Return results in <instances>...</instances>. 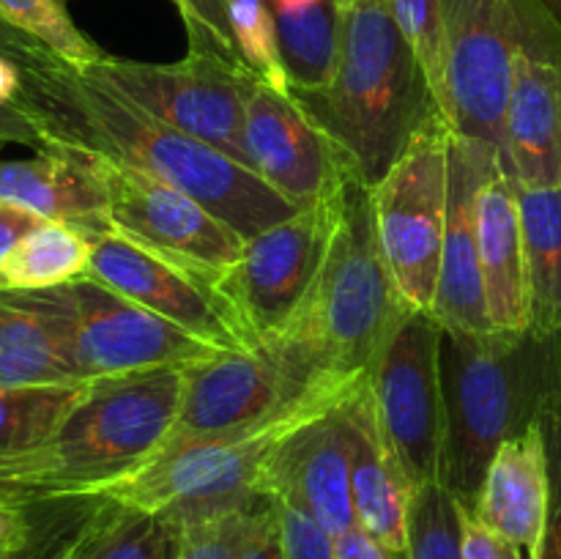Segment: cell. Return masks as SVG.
<instances>
[{"instance_id":"43","label":"cell","mask_w":561,"mask_h":559,"mask_svg":"<svg viewBox=\"0 0 561 559\" xmlns=\"http://www.w3.org/2000/svg\"><path fill=\"white\" fill-rule=\"evenodd\" d=\"M0 58H9L14 60L20 69H27V66L47 64V60H53L55 55L49 53L47 47H42L36 38L25 36V33L16 31L14 25L0 20Z\"/></svg>"},{"instance_id":"2","label":"cell","mask_w":561,"mask_h":559,"mask_svg":"<svg viewBox=\"0 0 561 559\" xmlns=\"http://www.w3.org/2000/svg\"><path fill=\"white\" fill-rule=\"evenodd\" d=\"M294 96L367 186H376L425 121L442 113L392 0L345 3L332 82Z\"/></svg>"},{"instance_id":"34","label":"cell","mask_w":561,"mask_h":559,"mask_svg":"<svg viewBox=\"0 0 561 559\" xmlns=\"http://www.w3.org/2000/svg\"><path fill=\"white\" fill-rule=\"evenodd\" d=\"M392 11L409 44L414 47L433 99L438 104V55H442V0H392Z\"/></svg>"},{"instance_id":"29","label":"cell","mask_w":561,"mask_h":559,"mask_svg":"<svg viewBox=\"0 0 561 559\" xmlns=\"http://www.w3.org/2000/svg\"><path fill=\"white\" fill-rule=\"evenodd\" d=\"M88 381L0 389V469L47 444Z\"/></svg>"},{"instance_id":"51","label":"cell","mask_w":561,"mask_h":559,"mask_svg":"<svg viewBox=\"0 0 561 559\" xmlns=\"http://www.w3.org/2000/svg\"><path fill=\"white\" fill-rule=\"evenodd\" d=\"M337 3H340V5H345V3H351V0H337Z\"/></svg>"},{"instance_id":"11","label":"cell","mask_w":561,"mask_h":559,"mask_svg":"<svg viewBox=\"0 0 561 559\" xmlns=\"http://www.w3.org/2000/svg\"><path fill=\"white\" fill-rule=\"evenodd\" d=\"M340 192L247 239L239 261L214 280L252 343L274 338L299 316L332 244Z\"/></svg>"},{"instance_id":"25","label":"cell","mask_w":561,"mask_h":559,"mask_svg":"<svg viewBox=\"0 0 561 559\" xmlns=\"http://www.w3.org/2000/svg\"><path fill=\"white\" fill-rule=\"evenodd\" d=\"M518 208L529 272V329L561 334V186H518Z\"/></svg>"},{"instance_id":"28","label":"cell","mask_w":561,"mask_h":559,"mask_svg":"<svg viewBox=\"0 0 561 559\" xmlns=\"http://www.w3.org/2000/svg\"><path fill=\"white\" fill-rule=\"evenodd\" d=\"M93 236L44 219L0 266V290H47L88 277Z\"/></svg>"},{"instance_id":"44","label":"cell","mask_w":561,"mask_h":559,"mask_svg":"<svg viewBox=\"0 0 561 559\" xmlns=\"http://www.w3.org/2000/svg\"><path fill=\"white\" fill-rule=\"evenodd\" d=\"M334 559H400L389 554L370 532L362 529L359 524L345 529L343 535L334 537Z\"/></svg>"},{"instance_id":"21","label":"cell","mask_w":561,"mask_h":559,"mask_svg":"<svg viewBox=\"0 0 561 559\" xmlns=\"http://www.w3.org/2000/svg\"><path fill=\"white\" fill-rule=\"evenodd\" d=\"M477 241L491 327L499 332H524L531 312L518 181L502 151L491 159L477 192Z\"/></svg>"},{"instance_id":"47","label":"cell","mask_w":561,"mask_h":559,"mask_svg":"<svg viewBox=\"0 0 561 559\" xmlns=\"http://www.w3.org/2000/svg\"><path fill=\"white\" fill-rule=\"evenodd\" d=\"M268 3H272V11H301L321 3V0H268Z\"/></svg>"},{"instance_id":"8","label":"cell","mask_w":561,"mask_h":559,"mask_svg":"<svg viewBox=\"0 0 561 559\" xmlns=\"http://www.w3.org/2000/svg\"><path fill=\"white\" fill-rule=\"evenodd\" d=\"M80 71L107 82L146 113L252 170L244 121L247 96L257 77L239 60L197 49H190L186 58L173 64H146L104 55Z\"/></svg>"},{"instance_id":"38","label":"cell","mask_w":561,"mask_h":559,"mask_svg":"<svg viewBox=\"0 0 561 559\" xmlns=\"http://www.w3.org/2000/svg\"><path fill=\"white\" fill-rule=\"evenodd\" d=\"M33 537V497H14L0 504V559H11Z\"/></svg>"},{"instance_id":"23","label":"cell","mask_w":561,"mask_h":559,"mask_svg":"<svg viewBox=\"0 0 561 559\" xmlns=\"http://www.w3.org/2000/svg\"><path fill=\"white\" fill-rule=\"evenodd\" d=\"M551 504V471L540 420L507 438L493 455L471 513L513 543L524 559H540Z\"/></svg>"},{"instance_id":"45","label":"cell","mask_w":561,"mask_h":559,"mask_svg":"<svg viewBox=\"0 0 561 559\" xmlns=\"http://www.w3.org/2000/svg\"><path fill=\"white\" fill-rule=\"evenodd\" d=\"M22 93V69L9 58H0V104H16Z\"/></svg>"},{"instance_id":"19","label":"cell","mask_w":561,"mask_h":559,"mask_svg":"<svg viewBox=\"0 0 561 559\" xmlns=\"http://www.w3.org/2000/svg\"><path fill=\"white\" fill-rule=\"evenodd\" d=\"M499 148L449 132V195L444 225L433 318L453 332H491L480 241H477V192Z\"/></svg>"},{"instance_id":"10","label":"cell","mask_w":561,"mask_h":559,"mask_svg":"<svg viewBox=\"0 0 561 559\" xmlns=\"http://www.w3.org/2000/svg\"><path fill=\"white\" fill-rule=\"evenodd\" d=\"M442 323L409 310L367 370L376 420L411 493L438 480L447 436L442 387Z\"/></svg>"},{"instance_id":"7","label":"cell","mask_w":561,"mask_h":559,"mask_svg":"<svg viewBox=\"0 0 561 559\" xmlns=\"http://www.w3.org/2000/svg\"><path fill=\"white\" fill-rule=\"evenodd\" d=\"M351 392L316 398L272 422L159 453L140 471L102 491V497L126 507L170 515L181 529L252 507L263 499L257 477L274 447L296 427L343 403Z\"/></svg>"},{"instance_id":"41","label":"cell","mask_w":561,"mask_h":559,"mask_svg":"<svg viewBox=\"0 0 561 559\" xmlns=\"http://www.w3.org/2000/svg\"><path fill=\"white\" fill-rule=\"evenodd\" d=\"M5 142H20L36 153L47 148L42 126L22 104H0V146Z\"/></svg>"},{"instance_id":"4","label":"cell","mask_w":561,"mask_h":559,"mask_svg":"<svg viewBox=\"0 0 561 559\" xmlns=\"http://www.w3.org/2000/svg\"><path fill=\"white\" fill-rule=\"evenodd\" d=\"M184 370L88 381L53 438L0 469V488L20 497H88L140 471L168 444L184 398Z\"/></svg>"},{"instance_id":"5","label":"cell","mask_w":561,"mask_h":559,"mask_svg":"<svg viewBox=\"0 0 561 559\" xmlns=\"http://www.w3.org/2000/svg\"><path fill=\"white\" fill-rule=\"evenodd\" d=\"M365 376H340L294 321L252 349L222 351L186 367L184 398L162 453L272 422L316 398L345 395Z\"/></svg>"},{"instance_id":"50","label":"cell","mask_w":561,"mask_h":559,"mask_svg":"<svg viewBox=\"0 0 561 559\" xmlns=\"http://www.w3.org/2000/svg\"><path fill=\"white\" fill-rule=\"evenodd\" d=\"M170 3L175 5V11H179V14H184V0H170Z\"/></svg>"},{"instance_id":"22","label":"cell","mask_w":561,"mask_h":559,"mask_svg":"<svg viewBox=\"0 0 561 559\" xmlns=\"http://www.w3.org/2000/svg\"><path fill=\"white\" fill-rule=\"evenodd\" d=\"M0 201L93 236L110 230L107 184L96 153L49 146L33 159L0 162Z\"/></svg>"},{"instance_id":"46","label":"cell","mask_w":561,"mask_h":559,"mask_svg":"<svg viewBox=\"0 0 561 559\" xmlns=\"http://www.w3.org/2000/svg\"><path fill=\"white\" fill-rule=\"evenodd\" d=\"M11 559H60V557L53 551V548L47 546V543H42V540H36V537H31V543H27V546L22 548V551L16 554V557H11Z\"/></svg>"},{"instance_id":"16","label":"cell","mask_w":561,"mask_h":559,"mask_svg":"<svg viewBox=\"0 0 561 559\" xmlns=\"http://www.w3.org/2000/svg\"><path fill=\"white\" fill-rule=\"evenodd\" d=\"M88 277L179 323L181 329L217 345L219 351L257 345L217 290V277L192 272L113 230H104L93 239Z\"/></svg>"},{"instance_id":"48","label":"cell","mask_w":561,"mask_h":559,"mask_svg":"<svg viewBox=\"0 0 561 559\" xmlns=\"http://www.w3.org/2000/svg\"><path fill=\"white\" fill-rule=\"evenodd\" d=\"M546 3H548V9H551L553 14L559 16V22H561V0H546Z\"/></svg>"},{"instance_id":"13","label":"cell","mask_w":561,"mask_h":559,"mask_svg":"<svg viewBox=\"0 0 561 559\" xmlns=\"http://www.w3.org/2000/svg\"><path fill=\"white\" fill-rule=\"evenodd\" d=\"M515 58L504 151L518 186H561V22L546 0H513Z\"/></svg>"},{"instance_id":"39","label":"cell","mask_w":561,"mask_h":559,"mask_svg":"<svg viewBox=\"0 0 561 559\" xmlns=\"http://www.w3.org/2000/svg\"><path fill=\"white\" fill-rule=\"evenodd\" d=\"M239 559H283V543H279V526L272 497L263 499L255 513H252L250 532H247Z\"/></svg>"},{"instance_id":"3","label":"cell","mask_w":561,"mask_h":559,"mask_svg":"<svg viewBox=\"0 0 561 559\" xmlns=\"http://www.w3.org/2000/svg\"><path fill=\"white\" fill-rule=\"evenodd\" d=\"M442 387L447 436L438 482L474 510L496 449L535 425L561 389V334L444 329Z\"/></svg>"},{"instance_id":"15","label":"cell","mask_w":561,"mask_h":559,"mask_svg":"<svg viewBox=\"0 0 561 559\" xmlns=\"http://www.w3.org/2000/svg\"><path fill=\"white\" fill-rule=\"evenodd\" d=\"M75 329V367L80 381L129 373L192 367L222 354L179 323L104 288L91 277L66 285Z\"/></svg>"},{"instance_id":"27","label":"cell","mask_w":561,"mask_h":559,"mask_svg":"<svg viewBox=\"0 0 561 559\" xmlns=\"http://www.w3.org/2000/svg\"><path fill=\"white\" fill-rule=\"evenodd\" d=\"M274 20L290 93L327 88L337 71L343 5L337 0H321L301 11H274Z\"/></svg>"},{"instance_id":"20","label":"cell","mask_w":561,"mask_h":559,"mask_svg":"<svg viewBox=\"0 0 561 559\" xmlns=\"http://www.w3.org/2000/svg\"><path fill=\"white\" fill-rule=\"evenodd\" d=\"M53 384H80L69 290H0V389Z\"/></svg>"},{"instance_id":"24","label":"cell","mask_w":561,"mask_h":559,"mask_svg":"<svg viewBox=\"0 0 561 559\" xmlns=\"http://www.w3.org/2000/svg\"><path fill=\"white\" fill-rule=\"evenodd\" d=\"M351 444V491L356 524L403 559L409 543L411 486L376 420L367 376L345 400Z\"/></svg>"},{"instance_id":"30","label":"cell","mask_w":561,"mask_h":559,"mask_svg":"<svg viewBox=\"0 0 561 559\" xmlns=\"http://www.w3.org/2000/svg\"><path fill=\"white\" fill-rule=\"evenodd\" d=\"M0 20L36 38L71 69H88L107 55L77 27L66 0H0Z\"/></svg>"},{"instance_id":"31","label":"cell","mask_w":561,"mask_h":559,"mask_svg":"<svg viewBox=\"0 0 561 559\" xmlns=\"http://www.w3.org/2000/svg\"><path fill=\"white\" fill-rule=\"evenodd\" d=\"M403 559H463V507L438 480L411 493Z\"/></svg>"},{"instance_id":"17","label":"cell","mask_w":561,"mask_h":559,"mask_svg":"<svg viewBox=\"0 0 561 559\" xmlns=\"http://www.w3.org/2000/svg\"><path fill=\"white\" fill-rule=\"evenodd\" d=\"M244 140L252 170L299 208L334 197L354 175L299 99L261 80L252 82L247 96Z\"/></svg>"},{"instance_id":"49","label":"cell","mask_w":561,"mask_h":559,"mask_svg":"<svg viewBox=\"0 0 561 559\" xmlns=\"http://www.w3.org/2000/svg\"><path fill=\"white\" fill-rule=\"evenodd\" d=\"M14 497H20V493H11V491H3V488H0V504L11 502V499H14Z\"/></svg>"},{"instance_id":"12","label":"cell","mask_w":561,"mask_h":559,"mask_svg":"<svg viewBox=\"0 0 561 559\" xmlns=\"http://www.w3.org/2000/svg\"><path fill=\"white\" fill-rule=\"evenodd\" d=\"M513 58V0H442L438 110L449 129L504 151Z\"/></svg>"},{"instance_id":"14","label":"cell","mask_w":561,"mask_h":559,"mask_svg":"<svg viewBox=\"0 0 561 559\" xmlns=\"http://www.w3.org/2000/svg\"><path fill=\"white\" fill-rule=\"evenodd\" d=\"M102 173L113 233L206 277H219L241 258L247 239L179 186L110 159H102Z\"/></svg>"},{"instance_id":"9","label":"cell","mask_w":561,"mask_h":559,"mask_svg":"<svg viewBox=\"0 0 561 559\" xmlns=\"http://www.w3.org/2000/svg\"><path fill=\"white\" fill-rule=\"evenodd\" d=\"M449 124L425 121L389 173L373 186L378 239L409 307H433L449 195Z\"/></svg>"},{"instance_id":"18","label":"cell","mask_w":561,"mask_h":559,"mask_svg":"<svg viewBox=\"0 0 561 559\" xmlns=\"http://www.w3.org/2000/svg\"><path fill=\"white\" fill-rule=\"evenodd\" d=\"M345 400L283 438L257 477L263 497L299 504L334 537L356 526Z\"/></svg>"},{"instance_id":"36","label":"cell","mask_w":561,"mask_h":559,"mask_svg":"<svg viewBox=\"0 0 561 559\" xmlns=\"http://www.w3.org/2000/svg\"><path fill=\"white\" fill-rule=\"evenodd\" d=\"M181 20H184L186 36H190V49L239 60L233 33H230L228 0H184Z\"/></svg>"},{"instance_id":"26","label":"cell","mask_w":561,"mask_h":559,"mask_svg":"<svg viewBox=\"0 0 561 559\" xmlns=\"http://www.w3.org/2000/svg\"><path fill=\"white\" fill-rule=\"evenodd\" d=\"M181 532L170 515L102 497L69 559H179Z\"/></svg>"},{"instance_id":"32","label":"cell","mask_w":561,"mask_h":559,"mask_svg":"<svg viewBox=\"0 0 561 559\" xmlns=\"http://www.w3.org/2000/svg\"><path fill=\"white\" fill-rule=\"evenodd\" d=\"M228 20L241 64L268 88L290 93L272 3L268 0H228Z\"/></svg>"},{"instance_id":"40","label":"cell","mask_w":561,"mask_h":559,"mask_svg":"<svg viewBox=\"0 0 561 559\" xmlns=\"http://www.w3.org/2000/svg\"><path fill=\"white\" fill-rule=\"evenodd\" d=\"M463 507V504H460ZM463 559H524L513 543L488 529L471 510L463 507Z\"/></svg>"},{"instance_id":"1","label":"cell","mask_w":561,"mask_h":559,"mask_svg":"<svg viewBox=\"0 0 561 559\" xmlns=\"http://www.w3.org/2000/svg\"><path fill=\"white\" fill-rule=\"evenodd\" d=\"M16 104L38 121L47 148L69 146L157 175L211 208L241 239L299 212L255 170L164 124L60 58L22 69Z\"/></svg>"},{"instance_id":"33","label":"cell","mask_w":561,"mask_h":559,"mask_svg":"<svg viewBox=\"0 0 561 559\" xmlns=\"http://www.w3.org/2000/svg\"><path fill=\"white\" fill-rule=\"evenodd\" d=\"M257 504L239 510V513L203 521V524L184 526V532H181L179 559H239L247 540V532H250L252 513H255Z\"/></svg>"},{"instance_id":"37","label":"cell","mask_w":561,"mask_h":559,"mask_svg":"<svg viewBox=\"0 0 561 559\" xmlns=\"http://www.w3.org/2000/svg\"><path fill=\"white\" fill-rule=\"evenodd\" d=\"M540 425L542 436H546L548 471H551V504H548L540 559H561V389H557L542 406Z\"/></svg>"},{"instance_id":"42","label":"cell","mask_w":561,"mask_h":559,"mask_svg":"<svg viewBox=\"0 0 561 559\" xmlns=\"http://www.w3.org/2000/svg\"><path fill=\"white\" fill-rule=\"evenodd\" d=\"M42 223L44 217H38V214L16 206V203L0 201V266H3L5 258L20 247V241L25 239L31 230H36Z\"/></svg>"},{"instance_id":"6","label":"cell","mask_w":561,"mask_h":559,"mask_svg":"<svg viewBox=\"0 0 561 559\" xmlns=\"http://www.w3.org/2000/svg\"><path fill=\"white\" fill-rule=\"evenodd\" d=\"M409 310L378 239L373 186L351 175L321 274L294 318L340 376H365ZM290 321V323H294Z\"/></svg>"},{"instance_id":"35","label":"cell","mask_w":561,"mask_h":559,"mask_svg":"<svg viewBox=\"0 0 561 559\" xmlns=\"http://www.w3.org/2000/svg\"><path fill=\"white\" fill-rule=\"evenodd\" d=\"M283 543V559H334V535L307 510L288 499L272 497Z\"/></svg>"}]
</instances>
